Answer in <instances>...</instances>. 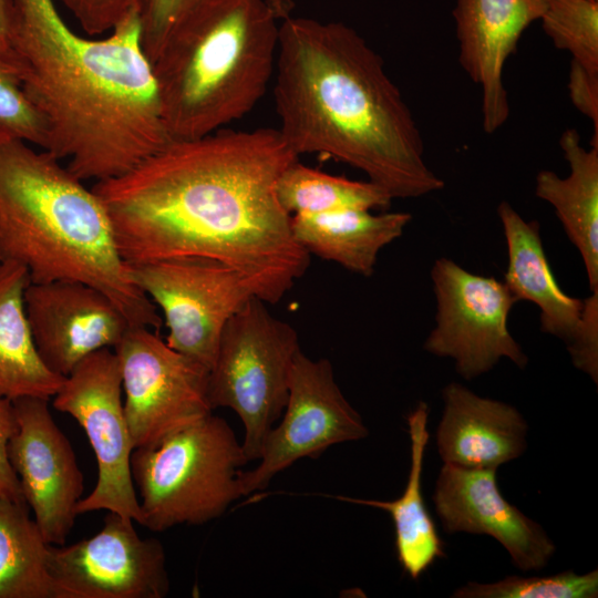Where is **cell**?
<instances>
[{"label": "cell", "mask_w": 598, "mask_h": 598, "mask_svg": "<svg viewBox=\"0 0 598 598\" xmlns=\"http://www.w3.org/2000/svg\"><path fill=\"white\" fill-rule=\"evenodd\" d=\"M298 156L278 128H220L171 140L92 190L130 265L209 259L233 268L250 292L276 303L309 267L276 184Z\"/></svg>", "instance_id": "obj_1"}, {"label": "cell", "mask_w": 598, "mask_h": 598, "mask_svg": "<svg viewBox=\"0 0 598 598\" xmlns=\"http://www.w3.org/2000/svg\"><path fill=\"white\" fill-rule=\"evenodd\" d=\"M10 47L48 130L44 151L82 181L114 178L169 141L137 7L102 39L69 28L54 0H12Z\"/></svg>", "instance_id": "obj_2"}, {"label": "cell", "mask_w": 598, "mask_h": 598, "mask_svg": "<svg viewBox=\"0 0 598 598\" xmlns=\"http://www.w3.org/2000/svg\"><path fill=\"white\" fill-rule=\"evenodd\" d=\"M274 96L278 128L299 156L321 154L362 171L392 198L444 187L382 58L342 22L279 24Z\"/></svg>", "instance_id": "obj_3"}, {"label": "cell", "mask_w": 598, "mask_h": 598, "mask_svg": "<svg viewBox=\"0 0 598 598\" xmlns=\"http://www.w3.org/2000/svg\"><path fill=\"white\" fill-rule=\"evenodd\" d=\"M52 153L0 140V261L27 268L31 283L79 281L104 292L131 327L163 319L122 258L100 197Z\"/></svg>", "instance_id": "obj_4"}, {"label": "cell", "mask_w": 598, "mask_h": 598, "mask_svg": "<svg viewBox=\"0 0 598 598\" xmlns=\"http://www.w3.org/2000/svg\"><path fill=\"white\" fill-rule=\"evenodd\" d=\"M280 19L267 0H203L153 61L171 140L210 134L247 115L276 68Z\"/></svg>", "instance_id": "obj_5"}, {"label": "cell", "mask_w": 598, "mask_h": 598, "mask_svg": "<svg viewBox=\"0 0 598 598\" xmlns=\"http://www.w3.org/2000/svg\"><path fill=\"white\" fill-rule=\"evenodd\" d=\"M248 463L230 425L213 412L131 455L141 525L164 532L220 517L241 497L238 473Z\"/></svg>", "instance_id": "obj_6"}, {"label": "cell", "mask_w": 598, "mask_h": 598, "mask_svg": "<svg viewBox=\"0 0 598 598\" xmlns=\"http://www.w3.org/2000/svg\"><path fill=\"white\" fill-rule=\"evenodd\" d=\"M265 303L251 296L229 318L208 374L212 409L229 408L243 422L248 462L259 458L264 440L282 415L300 350L297 331Z\"/></svg>", "instance_id": "obj_7"}, {"label": "cell", "mask_w": 598, "mask_h": 598, "mask_svg": "<svg viewBox=\"0 0 598 598\" xmlns=\"http://www.w3.org/2000/svg\"><path fill=\"white\" fill-rule=\"evenodd\" d=\"M122 392L117 357L104 348L84 358L64 378L52 405L81 425L97 463L95 487L80 499L76 515L104 509L141 525L142 513L131 472L134 446Z\"/></svg>", "instance_id": "obj_8"}, {"label": "cell", "mask_w": 598, "mask_h": 598, "mask_svg": "<svg viewBox=\"0 0 598 598\" xmlns=\"http://www.w3.org/2000/svg\"><path fill=\"white\" fill-rule=\"evenodd\" d=\"M436 298L435 327L424 349L451 358L456 372L473 380L506 358L524 369L528 358L508 330V315L517 302L504 281L473 274L450 258L431 269Z\"/></svg>", "instance_id": "obj_9"}, {"label": "cell", "mask_w": 598, "mask_h": 598, "mask_svg": "<svg viewBox=\"0 0 598 598\" xmlns=\"http://www.w3.org/2000/svg\"><path fill=\"white\" fill-rule=\"evenodd\" d=\"M114 352L134 448L155 445L213 412L209 370L168 347L158 333L131 327Z\"/></svg>", "instance_id": "obj_10"}, {"label": "cell", "mask_w": 598, "mask_h": 598, "mask_svg": "<svg viewBox=\"0 0 598 598\" xmlns=\"http://www.w3.org/2000/svg\"><path fill=\"white\" fill-rule=\"evenodd\" d=\"M136 286L161 308L166 343L208 370L229 318L254 296L230 267L209 259L131 266Z\"/></svg>", "instance_id": "obj_11"}, {"label": "cell", "mask_w": 598, "mask_h": 598, "mask_svg": "<svg viewBox=\"0 0 598 598\" xmlns=\"http://www.w3.org/2000/svg\"><path fill=\"white\" fill-rule=\"evenodd\" d=\"M368 434L362 416L337 384L330 361L312 360L299 350L281 422L264 440L257 466L239 471L240 494L262 491L295 462L317 458L334 444L358 441Z\"/></svg>", "instance_id": "obj_12"}, {"label": "cell", "mask_w": 598, "mask_h": 598, "mask_svg": "<svg viewBox=\"0 0 598 598\" xmlns=\"http://www.w3.org/2000/svg\"><path fill=\"white\" fill-rule=\"evenodd\" d=\"M48 568L61 598H164L169 591L162 543L140 537L132 519L113 512L92 537L50 544Z\"/></svg>", "instance_id": "obj_13"}, {"label": "cell", "mask_w": 598, "mask_h": 598, "mask_svg": "<svg viewBox=\"0 0 598 598\" xmlns=\"http://www.w3.org/2000/svg\"><path fill=\"white\" fill-rule=\"evenodd\" d=\"M13 405L17 430L8 444L10 464L45 542L64 545L83 497V473L48 399L20 396Z\"/></svg>", "instance_id": "obj_14"}, {"label": "cell", "mask_w": 598, "mask_h": 598, "mask_svg": "<svg viewBox=\"0 0 598 598\" xmlns=\"http://www.w3.org/2000/svg\"><path fill=\"white\" fill-rule=\"evenodd\" d=\"M508 252L504 282L519 300L539 309L544 333L563 340L578 370L598 383V291L585 300L558 286L544 250L540 227L525 220L508 202L497 207Z\"/></svg>", "instance_id": "obj_15"}, {"label": "cell", "mask_w": 598, "mask_h": 598, "mask_svg": "<svg viewBox=\"0 0 598 598\" xmlns=\"http://www.w3.org/2000/svg\"><path fill=\"white\" fill-rule=\"evenodd\" d=\"M24 306L41 361L64 378L91 353L114 349L131 328L104 292L79 281L30 283Z\"/></svg>", "instance_id": "obj_16"}, {"label": "cell", "mask_w": 598, "mask_h": 598, "mask_svg": "<svg viewBox=\"0 0 598 598\" xmlns=\"http://www.w3.org/2000/svg\"><path fill=\"white\" fill-rule=\"evenodd\" d=\"M496 471L443 464L432 496L436 515L447 534L488 535L507 550L516 568L538 571L556 546L538 523L504 498Z\"/></svg>", "instance_id": "obj_17"}, {"label": "cell", "mask_w": 598, "mask_h": 598, "mask_svg": "<svg viewBox=\"0 0 598 598\" xmlns=\"http://www.w3.org/2000/svg\"><path fill=\"white\" fill-rule=\"evenodd\" d=\"M546 0H456L458 61L482 90V122L486 133L502 127L509 115L504 69L520 35L540 20Z\"/></svg>", "instance_id": "obj_18"}, {"label": "cell", "mask_w": 598, "mask_h": 598, "mask_svg": "<svg viewBox=\"0 0 598 598\" xmlns=\"http://www.w3.org/2000/svg\"><path fill=\"white\" fill-rule=\"evenodd\" d=\"M442 400L436 446L444 464L497 470L526 451L528 424L515 406L457 382L444 386Z\"/></svg>", "instance_id": "obj_19"}, {"label": "cell", "mask_w": 598, "mask_h": 598, "mask_svg": "<svg viewBox=\"0 0 598 598\" xmlns=\"http://www.w3.org/2000/svg\"><path fill=\"white\" fill-rule=\"evenodd\" d=\"M559 145L570 173L536 176L535 194L553 206L564 230L578 249L591 292L598 291V144L585 148L577 130H565Z\"/></svg>", "instance_id": "obj_20"}, {"label": "cell", "mask_w": 598, "mask_h": 598, "mask_svg": "<svg viewBox=\"0 0 598 598\" xmlns=\"http://www.w3.org/2000/svg\"><path fill=\"white\" fill-rule=\"evenodd\" d=\"M411 219L403 212L372 214L365 209H346L292 215L290 224L296 241L308 254L369 277L381 249L401 237Z\"/></svg>", "instance_id": "obj_21"}, {"label": "cell", "mask_w": 598, "mask_h": 598, "mask_svg": "<svg viewBox=\"0 0 598 598\" xmlns=\"http://www.w3.org/2000/svg\"><path fill=\"white\" fill-rule=\"evenodd\" d=\"M429 405L421 401L406 416L411 442V465L402 495L394 501L336 496L342 502L383 509L391 515L395 534L396 557L402 569L414 580L439 558L445 557L444 545L426 509L422 495V471L430 440Z\"/></svg>", "instance_id": "obj_22"}, {"label": "cell", "mask_w": 598, "mask_h": 598, "mask_svg": "<svg viewBox=\"0 0 598 598\" xmlns=\"http://www.w3.org/2000/svg\"><path fill=\"white\" fill-rule=\"evenodd\" d=\"M30 283L25 267L0 261V391L12 400L20 396L50 400L64 377L51 372L37 352L24 306Z\"/></svg>", "instance_id": "obj_23"}, {"label": "cell", "mask_w": 598, "mask_h": 598, "mask_svg": "<svg viewBox=\"0 0 598 598\" xmlns=\"http://www.w3.org/2000/svg\"><path fill=\"white\" fill-rule=\"evenodd\" d=\"M29 511L0 497V598H61L48 568L50 544Z\"/></svg>", "instance_id": "obj_24"}, {"label": "cell", "mask_w": 598, "mask_h": 598, "mask_svg": "<svg viewBox=\"0 0 598 598\" xmlns=\"http://www.w3.org/2000/svg\"><path fill=\"white\" fill-rule=\"evenodd\" d=\"M276 194L290 216L386 208L393 199L371 181L360 182L330 175L308 167L298 159L280 174Z\"/></svg>", "instance_id": "obj_25"}, {"label": "cell", "mask_w": 598, "mask_h": 598, "mask_svg": "<svg viewBox=\"0 0 598 598\" xmlns=\"http://www.w3.org/2000/svg\"><path fill=\"white\" fill-rule=\"evenodd\" d=\"M545 33L571 61L598 74V0H546Z\"/></svg>", "instance_id": "obj_26"}, {"label": "cell", "mask_w": 598, "mask_h": 598, "mask_svg": "<svg viewBox=\"0 0 598 598\" xmlns=\"http://www.w3.org/2000/svg\"><path fill=\"white\" fill-rule=\"evenodd\" d=\"M453 598H596L598 570L577 574L565 570L549 576H507L495 582L470 581Z\"/></svg>", "instance_id": "obj_27"}, {"label": "cell", "mask_w": 598, "mask_h": 598, "mask_svg": "<svg viewBox=\"0 0 598 598\" xmlns=\"http://www.w3.org/2000/svg\"><path fill=\"white\" fill-rule=\"evenodd\" d=\"M0 140H20L47 148L44 118L27 96L13 55L0 48Z\"/></svg>", "instance_id": "obj_28"}, {"label": "cell", "mask_w": 598, "mask_h": 598, "mask_svg": "<svg viewBox=\"0 0 598 598\" xmlns=\"http://www.w3.org/2000/svg\"><path fill=\"white\" fill-rule=\"evenodd\" d=\"M203 0H137L141 41L147 58L153 61L179 21Z\"/></svg>", "instance_id": "obj_29"}, {"label": "cell", "mask_w": 598, "mask_h": 598, "mask_svg": "<svg viewBox=\"0 0 598 598\" xmlns=\"http://www.w3.org/2000/svg\"><path fill=\"white\" fill-rule=\"evenodd\" d=\"M55 1V0H54ZM89 35L110 32L137 0H58Z\"/></svg>", "instance_id": "obj_30"}, {"label": "cell", "mask_w": 598, "mask_h": 598, "mask_svg": "<svg viewBox=\"0 0 598 598\" xmlns=\"http://www.w3.org/2000/svg\"><path fill=\"white\" fill-rule=\"evenodd\" d=\"M17 430L13 400L0 391V497L27 504L19 478L8 456V444Z\"/></svg>", "instance_id": "obj_31"}, {"label": "cell", "mask_w": 598, "mask_h": 598, "mask_svg": "<svg viewBox=\"0 0 598 598\" xmlns=\"http://www.w3.org/2000/svg\"><path fill=\"white\" fill-rule=\"evenodd\" d=\"M568 91L573 104L594 125V135L590 144H598V74L590 73L571 61Z\"/></svg>", "instance_id": "obj_32"}, {"label": "cell", "mask_w": 598, "mask_h": 598, "mask_svg": "<svg viewBox=\"0 0 598 598\" xmlns=\"http://www.w3.org/2000/svg\"><path fill=\"white\" fill-rule=\"evenodd\" d=\"M12 13L13 1L0 0V48L8 52H11L10 35L12 25Z\"/></svg>", "instance_id": "obj_33"}, {"label": "cell", "mask_w": 598, "mask_h": 598, "mask_svg": "<svg viewBox=\"0 0 598 598\" xmlns=\"http://www.w3.org/2000/svg\"><path fill=\"white\" fill-rule=\"evenodd\" d=\"M280 21L290 16L291 4L287 0H267Z\"/></svg>", "instance_id": "obj_34"}]
</instances>
